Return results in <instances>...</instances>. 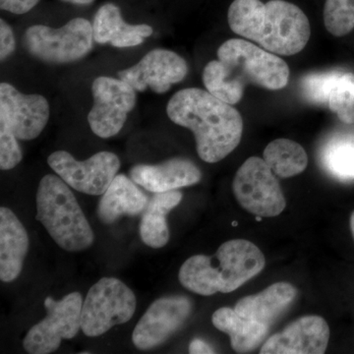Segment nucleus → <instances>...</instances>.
Here are the masks:
<instances>
[{
	"label": "nucleus",
	"mask_w": 354,
	"mask_h": 354,
	"mask_svg": "<svg viewBox=\"0 0 354 354\" xmlns=\"http://www.w3.org/2000/svg\"><path fill=\"white\" fill-rule=\"evenodd\" d=\"M216 55L218 60L205 67L203 83L209 94L227 104L241 101L248 84L277 91L285 88L290 80L285 60L244 39H228Z\"/></svg>",
	"instance_id": "1"
},
{
	"label": "nucleus",
	"mask_w": 354,
	"mask_h": 354,
	"mask_svg": "<svg viewBox=\"0 0 354 354\" xmlns=\"http://www.w3.org/2000/svg\"><path fill=\"white\" fill-rule=\"evenodd\" d=\"M167 113L172 122L193 132L198 156L209 164L221 162L241 143L243 133L241 113L208 91L198 88L178 91L169 100Z\"/></svg>",
	"instance_id": "2"
},
{
	"label": "nucleus",
	"mask_w": 354,
	"mask_h": 354,
	"mask_svg": "<svg viewBox=\"0 0 354 354\" xmlns=\"http://www.w3.org/2000/svg\"><path fill=\"white\" fill-rule=\"evenodd\" d=\"M230 29L256 41L270 53L295 55L310 39L308 18L299 7L285 0H234L227 13Z\"/></svg>",
	"instance_id": "3"
},
{
	"label": "nucleus",
	"mask_w": 354,
	"mask_h": 354,
	"mask_svg": "<svg viewBox=\"0 0 354 354\" xmlns=\"http://www.w3.org/2000/svg\"><path fill=\"white\" fill-rule=\"evenodd\" d=\"M264 254L252 242L234 239L218 247L215 255H194L178 272L181 285L204 297L230 293L263 271Z\"/></svg>",
	"instance_id": "4"
},
{
	"label": "nucleus",
	"mask_w": 354,
	"mask_h": 354,
	"mask_svg": "<svg viewBox=\"0 0 354 354\" xmlns=\"http://www.w3.org/2000/svg\"><path fill=\"white\" fill-rule=\"evenodd\" d=\"M36 205V220L60 248L68 252H81L93 245L95 235L92 227L70 186L62 177L48 174L41 178Z\"/></svg>",
	"instance_id": "5"
},
{
	"label": "nucleus",
	"mask_w": 354,
	"mask_h": 354,
	"mask_svg": "<svg viewBox=\"0 0 354 354\" xmlns=\"http://www.w3.org/2000/svg\"><path fill=\"white\" fill-rule=\"evenodd\" d=\"M93 24L84 18H74L62 28L46 25L28 28L24 46L37 59L48 64H71L82 59L94 44Z\"/></svg>",
	"instance_id": "6"
},
{
	"label": "nucleus",
	"mask_w": 354,
	"mask_h": 354,
	"mask_svg": "<svg viewBox=\"0 0 354 354\" xmlns=\"http://www.w3.org/2000/svg\"><path fill=\"white\" fill-rule=\"evenodd\" d=\"M136 306L131 288L120 279L102 278L88 290L84 300L81 330L87 337H100L111 328L127 323Z\"/></svg>",
	"instance_id": "7"
},
{
	"label": "nucleus",
	"mask_w": 354,
	"mask_h": 354,
	"mask_svg": "<svg viewBox=\"0 0 354 354\" xmlns=\"http://www.w3.org/2000/svg\"><path fill=\"white\" fill-rule=\"evenodd\" d=\"M232 191L242 208L256 216L283 213L286 201L276 174L263 158L251 157L235 174Z\"/></svg>",
	"instance_id": "8"
},
{
	"label": "nucleus",
	"mask_w": 354,
	"mask_h": 354,
	"mask_svg": "<svg viewBox=\"0 0 354 354\" xmlns=\"http://www.w3.org/2000/svg\"><path fill=\"white\" fill-rule=\"evenodd\" d=\"M46 316L32 326L26 335L23 346L28 353H55L62 339H71L81 329L83 300L79 292H71L62 299L48 297L44 301Z\"/></svg>",
	"instance_id": "9"
},
{
	"label": "nucleus",
	"mask_w": 354,
	"mask_h": 354,
	"mask_svg": "<svg viewBox=\"0 0 354 354\" xmlns=\"http://www.w3.org/2000/svg\"><path fill=\"white\" fill-rule=\"evenodd\" d=\"M94 104L88 114L91 130L100 138L115 136L136 104V90L122 79L97 77L92 85Z\"/></svg>",
	"instance_id": "10"
},
{
	"label": "nucleus",
	"mask_w": 354,
	"mask_h": 354,
	"mask_svg": "<svg viewBox=\"0 0 354 354\" xmlns=\"http://www.w3.org/2000/svg\"><path fill=\"white\" fill-rule=\"evenodd\" d=\"M48 164L70 187L93 196L104 194L120 169V158L106 151L83 162L68 152L57 151L48 157Z\"/></svg>",
	"instance_id": "11"
},
{
	"label": "nucleus",
	"mask_w": 354,
	"mask_h": 354,
	"mask_svg": "<svg viewBox=\"0 0 354 354\" xmlns=\"http://www.w3.org/2000/svg\"><path fill=\"white\" fill-rule=\"evenodd\" d=\"M192 310L193 304L189 298H158L137 323L133 330V344L141 351L158 348L183 327Z\"/></svg>",
	"instance_id": "12"
},
{
	"label": "nucleus",
	"mask_w": 354,
	"mask_h": 354,
	"mask_svg": "<svg viewBox=\"0 0 354 354\" xmlns=\"http://www.w3.org/2000/svg\"><path fill=\"white\" fill-rule=\"evenodd\" d=\"M50 104L41 95H25L8 83L0 85V124L18 140L38 138L50 120Z\"/></svg>",
	"instance_id": "13"
},
{
	"label": "nucleus",
	"mask_w": 354,
	"mask_h": 354,
	"mask_svg": "<svg viewBox=\"0 0 354 354\" xmlns=\"http://www.w3.org/2000/svg\"><path fill=\"white\" fill-rule=\"evenodd\" d=\"M187 72V62L180 55L156 48L134 66L118 72V76L138 92L151 88L157 94H165L174 84L181 82Z\"/></svg>",
	"instance_id": "14"
},
{
	"label": "nucleus",
	"mask_w": 354,
	"mask_h": 354,
	"mask_svg": "<svg viewBox=\"0 0 354 354\" xmlns=\"http://www.w3.org/2000/svg\"><path fill=\"white\" fill-rule=\"evenodd\" d=\"M330 328L320 316L301 317L278 334L272 335L261 354H323L327 351Z\"/></svg>",
	"instance_id": "15"
},
{
	"label": "nucleus",
	"mask_w": 354,
	"mask_h": 354,
	"mask_svg": "<svg viewBox=\"0 0 354 354\" xmlns=\"http://www.w3.org/2000/svg\"><path fill=\"white\" fill-rule=\"evenodd\" d=\"M130 178L153 193L167 192L200 183L202 172L190 160L174 158L158 165H136Z\"/></svg>",
	"instance_id": "16"
},
{
	"label": "nucleus",
	"mask_w": 354,
	"mask_h": 354,
	"mask_svg": "<svg viewBox=\"0 0 354 354\" xmlns=\"http://www.w3.org/2000/svg\"><path fill=\"white\" fill-rule=\"evenodd\" d=\"M29 251L27 230L17 216L6 207L0 208V279L11 283L20 276Z\"/></svg>",
	"instance_id": "17"
},
{
	"label": "nucleus",
	"mask_w": 354,
	"mask_h": 354,
	"mask_svg": "<svg viewBox=\"0 0 354 354\" xmlns=\"http://www.w3.org/2000/svg\"><path fill=\"white\" fill-rule=\"evenodd\" d=\"M131 178L118 174L97 204V215L104 225H113L124 216L144 213L149 198Z\"/></svg>",
	"instance_id": "18"
},
{
	"label": "nucleus",
	"mask_w": 354,
	"mask_h": 354,
	"mask_svg": "<svg viewBox=\"0 0 354 354\" xmlns=\"http://www.w3.org/2000/svg\"><path fill=\"white\" fill-rule=\"evenodd\" d=\"M93 34L95 43L111 44L118 48H132L152 36L153 28L146 24H127L122 19L120 9L113 3H106L95 13Z\"/></svg>",
	"instance_id": "19"
},
{
	"label": "nucleus",
	"mask_w": 354,
	"mask_h": 354,
	"mask_svg": "<svg viewBox=\"0 0 354 354\" xmlns=\"http://www.w3.org/2000/svg\"><path fill=\"white\" fill-rule=\"evenodd\" d=\"M297 290L290 283L281 281L257 295L241 298L234 310L244 318L271 327L295 301Z\"/></svg>",
	"instance_id": "20"
},
{
	"label": "nucleus",
	"mask_w": 354,
	"mask_h": 354,
	"mask_svg": "<svg viewBox=\"0 0 354 354\" xmlns=\"http://www.w3.org/2000/svg\"><path fill=\"white\" fill-rule=\"evenodd\" d=\"M183 193L177 190L155 193L149 200L140 221L139 234L142 241L151 248H162L169 241L167 215L183 200Z\"/></svg>",
	"instance_id": "21"
},
{
	"label": "nucleus",
	"mask_w": 354,
	"mask_h": 354,
	"mask_svg": "<svg viewBox=\"0 0 354 354\" xmlns=\"http://www.w3.org/2000/svg\"><path fill=\"white\" fill-rule=\"evenodd\" d=\"M212 323L216 329L230 335L232 348L237 353H248L257 348L270 329L263 324L244 318L230 307L216 310L212 316Z\"/></svg>",
	"instance_id": "22"
},
{
	"label": "nucleus",
	"mask_w": 354,
	"mask_h": 354,
	"mask_svg": "<svg viewBox=\"0 0 354 354\" xmlns=\"http://www.w3.org/2000/svg\"><path fill=\"white\" fill-rule=\"evenodd\" d=\"M264 160L279 178H290L301 174L308 165L304 147L290 139H277L264 151Z\"/></svg>",
	"instance_id": "23"
},
{
	"label": "nucleus",
	"mask_w": 354,
	"mask_h": 354,
	"mask_svg": "<svg viewBox=\"0 0 354 354\" xmlns=\"http://www.w3.org/2000/svg\"><path fill=\"white\" fill-rule=\"evenodd\" d=\"M320 162L324 169L337 180L354 181V135L330 137L321 149Z\"/></svg>",
	"instance_id": "24"
},
{
	"label": "nucleus",
	"mask_w": 354,
	"mask_h": 354,
	"mask_svg": "<svg viewBox=\"0 0 354 354\" xmlns=\"http://www.w3.org/2000/svg\"><path fill=\"white\" fill-rule=\"evenodd\" d=\"M328 106L346 124L354 123V75L342 72L333 86Z\"/></svg>",
	"instance_id": "25"
},
{
	"label": "nucleus",
	"mask_w": 354,
	"mask_h": 354,
	"mask_svg": "<svg viewBox=\"0 0 354 354\" xmlns=\"http://www.w3.org/2000/svg\"><path fill=\"white\" fill-rule=\"evenodd\" d=\"M324 22L326 29L334 36L348 35L354 28V0H327Z\"/></svg>",
	"instance_id": "26"
},
{
	"label": "nucleus",
	"mask_w": 354,
	"mask_h": 354,
	"mask_svg": "<svg viewBox=\"0 0 354 354\" xmlns=\"http://www.w3.org/2000/svg\"><path fill=\"white\" fill-rule=\"evenodd\" d=\"M342 71L323 72L306 75L301 81V91L305 99L315 104H328L333 86Z\"/></svg>",
	"instance_id": "27"
},
{
	"label": "nucleus",
	"mask_w": 354,
	"mask_h": 354,
	"mask_svg": "<svg viewBox=\"0 0 354 354\" xmlns=\"http://www.w3.org/2000/svg\"><path fill=\"white\" fill-rule=\"evenodd\" d=\"M22 158L17 137L6 125L0 124V169H12L20 164Z\"/></svg>",
	"instance_id": "28"
},
{
	"label": "nucleus",
	"mask_w": 354,
	"mask_h": 354,
	"mask_svg": "<svg viewBox=\"0 0 354 354\" xmlns=\"http://www.w3.org/2000/svg\"><path fill=\"white\" fill-rule=\"evenodd\" d=\"M16 48L12 28L3 19L0 20V59L4 62L10 57Z\"/></svg>",
	"instance_id": "29"
},
{
	"label": "nucleus",
	"mask_w": 354,
	"mask_h": 354,
	"mask_svg": "<svg viewBox=\"0 0 354 354\" xmlns=\"http://www.w3.org/2000/svg\"><path fill=\"white\" fill-rule=\"evenodd\" d=\"M39 2V0H0L2 10L13 14H25L32 10Z\"/></svg>",
	"instance_id": "30"
},
{
	"label": "nucleus",
	"mask_w": 354,
	"mask_h": 354,
	"mask_svg": "<svg viewBox=\"0 0 354 354\" xmlns=\"http://www.w3.org/2000/svg\"><path fill=\"white\" fill-rule=\"evenodd\" d=\"M215 349L209 346L208 342L201 339H194L189 344V353L191 354H208L215 353Z\"/></svg>",
	"instance_id": "31"
},
{
	"label": "nucleus",
	"mask_w": 354,
	"mask_h": 354,
	"mask_svg": "<svg viewBox=\"0 0 354 354\" xmlns=\"http://www.w3.org/2000/svg\"><path fill=\"white\" fill-rule=\"evenodd\" d=\"M64 1L71 2V3L79 4V6H88L93 3L94 0H64Z\"/></svg>",
	"instance_id": "32"
},
{
	"label": "nucleus",
	"mask_w": 354,
	"mask_h": 354,
	"mask_svg": "<svg viewBox=\"0 0 354 354\" xmlns=\"http://www.w3.org/2000/svg\"><path fill=\"white\" fill-rule=\"evenodd\" d=\"M351 234H353V237L354 239V212L353 213V215L351 216Z\"/></svg>",
	"instance_id": "33"
}]
</instances>
